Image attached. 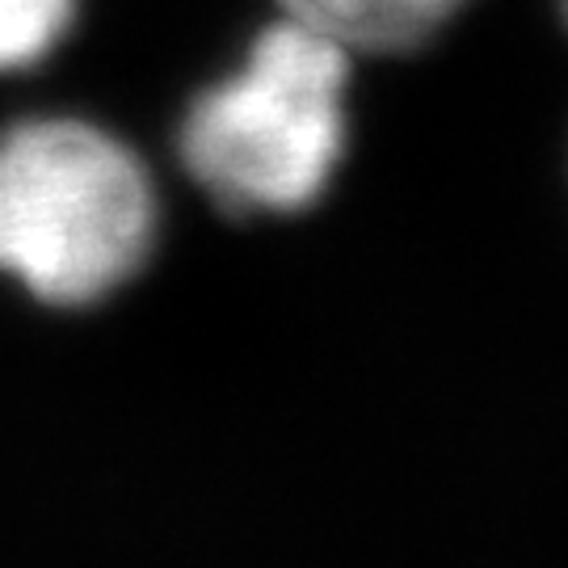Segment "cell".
<instances>
[{"mask_svg": "<svg viewBox=\"0 0 568 568\" xmlns=\"http://www.w3.org/2000/svg\"><path fill=\"white\" fill-rule=\"evenodd\" d=\"M349 55L333 34L283 13L227 81L190 105V178L236 215L316 203L345 152Z\"/></svg>", "mask_w": 568, "mask_h": 568, "instance_id": "1", "label": "cell"}, {"mask_svg": "<svg viewBox=\"0 0 568 568\" xmlns=\"http://www.w3.org/2000/svg\"><path fill=\"white\" fill-rule=\"evenodd\" d=\"M77 0H0V72L47 60L72 30Z\"/></svg>", "mask_w": 568, "mask_h": 568, "instance_id": "4", "label": "cell"}, {"mask_svg": "<svg viewBox=\"0 0 568 568\" xmlns=\"http://www.w3.org/2000/svg\"><path fill=\"white\" fill-rule=\"evenodd\" d=\"M156 194L93 122H21L0 140V270L51 304H89L143 265Z\"/></svg>", "mask_w": 568, "mask_h": 568, "instance_id": "2", "label": "cell"}, {"mask_svg": "<svg viewBox=\"0 0 568 568\" xmlns=\"http://www.w3.org/2000/svg\"><path fill=\"white\" fill-rule=\"evenodd\" d=\"M286 18L333 34L349 51L400 55L426 47L467 0H278Z\"/></svg>", "mask_w": 568, "mask_h": 568, "instance_id": "3", "label": "cell"}, {"mask_svg": "<svg viewBox=\"0 0 568 568\" xmlns=\"http://www.w3.org/2000/svg\"><path fill=\"white\" fill-rule=\"evenodd\" d=\"M565 13H568V0H565Z\"/></svg>", "mask_w": 568, "mask_h": 568, "instance_id": "5", "label": "cell"}]
</instances>
